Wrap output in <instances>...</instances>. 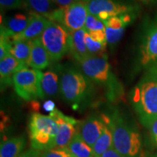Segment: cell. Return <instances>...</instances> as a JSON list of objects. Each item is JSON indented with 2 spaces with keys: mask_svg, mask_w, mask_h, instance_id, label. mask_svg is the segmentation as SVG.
<instances>
[{
  "mask_svg": "<svg viewBox=\"0 0 157 157\" xmlns=\"http://www.w3.org/2000/svg\"><path fill=\"white\" fill-rule=\"evenodd\" d=\"M60 94L74 110L88 105L93 98L94 84L78 66L60 64Z\"/></svg>",
  "mask_w": 157,
  "mask_h": 157,
  "instance_id": "1",
  "label": "cell"
},
{
  "mask_svg": "<svg viewBox=\"0 0 157 157\" xmlns=\"http://www.w3.org/2000/svg\"><path fill=\"white\" fill-rule=\"evenodd\" d=\"M130 101L140 122L148 129L157 119V66L145 71L131 91Z\"/></svg>",
  "mask_w": 157,
  "mask_h": 157,
  "instance_id": "2",
  "label": "cell"
},
{
  "mask_svg": "<svg viewBox=\"0 0 157 157\" xmlns=\"http://www.w3.org/2000/svg\"><path fill=\"white\" fill-rule=\"evenodd\" d=\"M103 117L112 133L113 148L124 157H140L142 141L137 127L117 109Z\"/></svg>",
  "mask_w": 157,
  "mask_h": 157,
  "instance_id": "3",
  "label": "cell"
},
{
  "mask_svg": "<svg viewBox=\"0 0 157 157\" xmlns=\"http://www.w3.org/2000/svg\"><path fill=\"white\" fill-rule=\"evenodd\" d=\"M77 63L79 69L90 81L103 88L109 101H116L123 95L122 85L112 71L106 55L90 56Z\"/></svg>",
  "mask_w": 157,
  "mask_h": 157,
  "instance_id": "4",
  "label": "cell"
},
{
  "mask_svg": "<svg viewBox=\"0 0 157 157\" xmlns=\"http://www.w3.org/2000/svg\"><path fill=\"white\" fill-rule=\"evenodd\" d=\"M29 129L31 148L44 151L56 147L58 126L50 116L32 113Z\"/></svg>",
  "mask_w": 157,
  "mask_h": 157,
  "instance_id": "5",
  "label": "cell"
},
{
  "mask_svg": "<svg viewBox=\"0 0 157 157\" xmlns=\"http://www.w3.org/2000/svg\"><path fill=\"white\" fill-rule=\"evenodd\" d=\"M154 66H157V14L143 28L137 56V70L145 71Z\"/></svg>",
  "mask_w": 157,
  "mask_h": 157,
  "instance_id": "6",
  "label": "cell"
},
{
  "mask_svg": "<svg viewBox=\"0 0 157 157\" xmlns=\"http://www.w3.org/2000/svg\"><path fill=\"white\" fill-rule=\"evenodd\" d=\"M70 33L60 23L50 21L39 37L52 62H58L69 52Z\"/></svg>",
  "mask_w": 157,
  "mask_h": 157,
  "instance_id": "7",
  "label": "cell"
},
{
  "mask_svg": "<svg viewBox=\"0 0 157 157\" xmlns=\"http://www.w3.org/2000/svg\"><path fill=\"white\" fill-rule=\"evenodd\" d=\"M43 73L34 68H25L13 76V84L17 95L27 101L45 98L42 87Z\"/></svg>",
  "mask_w": 157,
  "mask_h": 157,
  "instance_id": "8",
  "label": "cell"
},
{
  "mask_svg": "<svg viewBox=\"0 0 157 157\" xmlns=\"http://www.w3.org/2000/svg\"><path fill=\"white\" fill-rule=\"evenodd\" d=\"M88 14L85 2H79L66 7H58L48 19L60 23L71 33L84 28Z\"/></svg>",
  "mask_w": 157,
  "mask_h": 157,
  "instance_id": "9",
  "label": "cell"
},
{
  "mask_svg": "<svg viewBox=\"0 0 157 157\" xmlns=\"http://www.w3.org/2000/svg\"><path fill=\"white\" fill-rule=\"evenodd\" d=\"M85 3L90 14L95 15L103 22L111 17L134 13L132 7L119 0H87Z\"/></svg>",
  "mask_w": 157,
  "mask_h": 157,
  "instance_id": "10",
  "label": "cell"
},
{
  "mask_svg": "<svg viewBox=\"0 0 157 157\" xmlns=\"http://www.w3.org/2000/svg\"><path fill=\"white\" fill-rule=\"evenodd\" d=\"M50 117L54 119L58 126V135L55 148H66L76 135L79 121L65 115L57 109L50 113Z\"/></svg>",
  "mask_w": 157,
  "mask_h": 157,
  "instance_id": "11",
  "label": "cell"
},
{
  "mask_svg": "<svg viewBox=\"0 0 157 157\" xmlns=\"http://www.w3.org/2000/svg\"><path fill=\"white\" fill-rule=\"evenodd\" d=\"M106 124L103 115H91L82 121H78L76 132L82 139L90 147L93 145L101 136Z\"/></svg>",
  "mask_w": 157,
  "mask_h": 157,
  "instance_id": "12",
  "label": "cell"
},
{
  "mask_svg": "<svg viewBox=\"0 0 157 157\" xmlns=\"http://www.w3.org/2000/svg\"><path fill=\"white\" fill-rule=\"evenodd\" d=\"M29 22L23 32L10 37L12 42L17 41H32L39 39L48 25L50 20L34 12L29 15Z\"/></svg>",
  "mask_w": 157,
  "mask_h": 157,
  "instance_id": "13",
  "label": "cell"
},
{
  "mask_svg": "<svg viewBox=\"0 0 157 157\" xmlns=\"http://www.w3.org/2000/svg\"><path fill=\"white\" fill-rule=\"evenodd\" d=\"M60 64L53 62V65L43 73L42 87L45 98H56L60 94Z\"/></svg>",
  "mask_w": 157,
  "mask_h": 157,
  "instance_id": "14",
  "label": "cell"
},
{
  "mask_svg": "<svg viewBox=\"0 0 157 157\" xmlns=\"http://www.w3.org/2000/svg\"><path fill=\"white\" fill-rule=\"evenodd\" d=\"M25 63L17 60L11 55H9L0 61V77L2 87L13 84V78L17 72L23 68H28Z\"/></svg>",
  "mask_w": 157,
  "mask_h": 157,
  "instance_id": "15",
  "label": "cell"
},
{
  "mask_svg": "<svg viewBox=\"0 0 157 157\" xmlns=\"http://www.w3.org/2000/svg\"><path fill=\"white\" fill-rule=\"evenodd\" d=\"M52 62L50 55L43 46L39 38L32 40L30 57L27 62L28 66L41 71L46 69Z\"/></svg>",
  "mask_w": 157,
  "mask_h": 157,
  "instance_id": "16",
  "label": "cell"
},
{
  "mask_svg": "<svg viewBox=\"0 0 157 157\" xmlns=\"http://www.w3.org/2000/svg\"><path fill=\"white\" fill-rule=\"evenodd\" d=\"M86 30L82 29L71 32L69 35V52L76 63H80L90 56L85 44Z\"/></svg>",
  "mask_w": 157,
  "mask_h": 157,
  "instance_id": "17",
  "label": "cell"
},
{
  "mask_svg": "<svg viewBox=\"0 0 157 157\" xmlns=\"http://www.w3.org/2000/svg\"><path fill=\"white\" fill-rule=\"evenodd\" d=\"M29 22V16L22 13H17L9 16L1 22L0 35L11 37L25 30Z\"/></svg>",
  "mask_w": 157,
  "mask_h": 157,
  "instance_id": "18",
  "label": "cell"
},
{
  "mask_svg": "<svg viewBox=\"0 0 157 157\" xmlns=\"http://www.w3.org/2000/svg\"><path fill=\"white\" fill-rule=\"evenodd\" d=\"M26 140L24 136L12 137L2 143L0 157H21L24 151Z\"/></svg>",
  "mask_w": 157,
  "mask_h": 157,
  "instance_id": "19",
  "label": "cell"
},
{
  "mask_svg": "<svg viewBox=\"0 0 157 157\" xmlns=\"http://www.w3.org/2000/svg\"><path fill=\"white\" fill-rule=\"evenodd\" d=\"M66 148L73 157H95L93 148L84 142L77 132Z\"/></svg>",
  "mask_w": 157,
  "mask_h": 157,
  "instance_id": "20",
  "label": "cell"
},
{
  "mask_svg": "<svg viewBox=\"0 0 157 157\" xmlns=\"http://www.w3.org/2000/svg\"><path fill=\"white\" fill-rule=\"evenodd\" d=\"M25 5L37 14L49 18L53 12L58 8L53 0H24Z\"/></svg>",
  "mask_w": 157,
  "mask_h": 157,
  "instance_id": "21",
  "label": "cell"
},
{
  "mask_svg": "<svg viewBox=\"0 0 157 157\" xmlns=\"http://www.w3.org/2000/svg\"><path fill=\"white\" fill-rule=\"evenodd\" d=\"M111 148H113L112 133L106 124L103 129V132L93 146L94 156L100 157Z\"/></svg>",
  "mask_w": 157,
  "mask_h": 157,
  "instance_id": "22",
  "label": "cell"
},
{
  "mask_svg": "<svg viewBox=\"0 0 157 157\" xmlns=\"http://www.w3.org/2000/svg\"><path fill=\"white\" fill-rule=\"evenodd\" d=\"M32 41H17L12 42L10 54L17 60L27 63L31 54Z\"/></svg>",
  "mask_w": 157,
  "mask_h": 157,
  "instance_id": "23",
  "label": "cell"
},
{
  "mask_svg": "<svg viewBox=\"0 0 157 157\" xmlns=\"http://www.w3.org/2000/svg\"><path fill=\"white\" fill-rule=\"evenodd\" d=\"M85 44L87 46L88 52H90L91 56H105V50L108 44H103L98 42H95L92 39L90 35L86 31L85 36Z\"/></svg>",
  "mask_w": 157,
  "mask_h": 157,
  "instance_id": "24",
  "label": "cell"
},
{
  "mask_svg": "<svg viewBox=\"0 0 157 157\" xmlns=\"http://www.w3.org/2000/svg\"><path fill=\"white\" fill-rule=\"evenodd\" d=\"M105 31L106 35L107 44L109 45L110 48H113L122 38L125 29H113L105 27Z\"/></svg>",
  "mask_w": 157,
  "mask_h": 157,
  "instance_id": "25",
  "label": "cell"
},
{
  "mask_svg": "<svg viewBox=\"0 0 157 157\" xmlns=\"http://www.w3.org/2000/svg\"><path fill=\"white\" fill-rule=\"evenodd\" d=\"M84 29L87 31V32H90V31L105 30V25L103 21H101L98 17L89 13L86 20Z\"/></svg>",
  "mask_w": 157,
  "mask_h": 157,
  "instance_id": "26",
  "label": "cell"
},
{
  "mask_svg": "<svg viewBox=\"0 0 157 157\" xmlns=\"http://www.w3.org/2000/svg\"><path fill=\"white\" fill-rule=\"evenodd\" d=\"M2 10H11L22 8L25 5L24 0H0Z\"/></svg>",
  "mask_w": 157,
  "mask_h": 157,
  "instance_id": "27",
  "label": "cell"
},
{
  "mask_svg": "<svg viewBox=\"0 0 157 157\" xmlns=\"http://www.w3.org/2000/svg\"><path fill=\"white\" fill-rule=\"evenodd\" d=\"M12 42L9 37L0 35V60L9 56L10 52Z\"/></svg>",
  "mask_w": 157,
  "mask_h": 157,
  "instance_id": "28",
  "label": "cell"
},
{
  "mask_svg": "<svg viewBox=\"0 0 157 157\" xmlns=\"http://www.w3.org/2000/svg\"><path fill=\"white\" fill-rule=\"evenodd\" d=\"M42 157H73L66 148H53L42 152Z\"/></svg>",
  "mask_w": 157,
  "mask_h": 157,
  "instance_id": "29",
  "label": "cell"
},
{
  "mask_svg": "<svg viewBox=\"0 0 157 157\" xmlns=\"http://www.w3.org/2000/svg\"><path fill=\"white\" fill-rule=\"evenodd\" d=\"M87 33L93 40L95 41V42L103 43V44H107L106 35H105V30L90 31V32Z\"/></svg>",
  "mask_w": 157,
  "mask_h": 157,
  "instance_id": "30",
  "label": "cell"
},
{
  "mask_svg": "<svg viewBox=\"0 0 157 157\" xmlns=\"http://www.w3.org/2000/svg\"><path fill=\"white\" fill-rule=\"evenodd\" d=\"M58 7H66L79 2H86L87 0H53Z\"/></svg>",
  "mask_w": 157,
  "mask_h": 157,
  "instance_id": "31",
  "label": "cell"
},
{
  "mask_svg": "<svg viewBox=\"0 0 157 157\" xmlns=\"http://www.w3.org/2000/svg\"><path fill=\"white\" fill-rule=\"evenodd\" d=\"M149 130H150V135L151 140L156 146H157V119H156L152 124L149 127Z\"/></svg>",
  "mask_w": 157,
  "mask_h": 157,
  "instance_id": "32",
  "label": "cell"
},
{
  "mask_svg": "<svg viewBox=\"0 0 157 157\" xmlns=\"http://www.w3.org/2000/svg\"><path fill=\"white\" fill-rule=\"evenodd\" d=\"M42 152L34 148H30L23 153L21 157H42Z\"/></svg>",
  "mask_w": 157,
  "mask_h": 157,
  "instance_id": "33",
  "label": "cell"
},
{
  "mask_svg": "<svg viewBox=\"0 0 157 157\" xmlns=\"http://www.w3.org/2000/svg\"><path fill=\"white\" fill-rule=\"evenodd\" d=\"M43 109H44L45 111H48V112H52V111H55L56 108V104L52 100H48L46 101L43 104Z\"/></svg>",
  "mask_w": 157,
  "mask_h": 157,
  "instance_id": "34",
  "label": "cell"
},
{
  "mask_svg": "<svg viewBox=\"0 0 157 157\" xmlns=\"http://www.w3.org/2000/svg\"><path fill=\"white\" fill-rule=\"evenodd\" d=\"M100 157H124L122 155H121L119 153H118L114 148H111L109 150H108L106 152H105L103 155H101Z\"/></svg>",
  "mask_w": 157,
  "mask_h": 157,
  "instance_id": "35",
  "label": "cell"
},
{
  "mask_svg": "<svg viewBox=\"0 0 157 157\" xmlns=\"http://www.w3.org/2000/svg\"><path fill=\"white\" fill-rule=\"evenodd\" d=\"M146 5H155L157 4V0H137Z\"/></svg>",
  "mask_w": 157,
  "mask_h": 157,
  "instance_id": "36",
  "label": "cell"
},
{
  "mask_svg": "<svg viewBox=\"0 0 157 157\" xmlns=\"http://www.w3.org/2000/svg\"><path fill=\"white\" fill-rule=\"evenodd\" d=\"M148 157H157V152L155 153V154H153L151 155H150V156H148Z\"/></svg>",
  "mask_w": 157,
  "mask_h": 157,
  "instance_id": "37",
  "label": "cell"
}]
</instances>
